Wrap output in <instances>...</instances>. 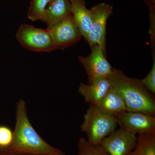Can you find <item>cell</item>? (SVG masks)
<instances>
[{"mask_svg":"<svg viewBox=\"0 0 155 155\" xmlns=\"http://www.w3.org/2000/svg\"><path fill=\"white\" fill-rule=\"evenodd\" d=\"M2 153L37 155H66L64 152L45 141L28 119L26 104L19 100L16 104V123L10 145L0 149Z\"/></svg>","mask_w":155,"mask_h":155,"instance_id":"1","label":"cell"},{"mask_svg":"<svg viewBox=\"0 0 155 155\" xmlns=\"http://www.w3.org/2000/svg\"><path fill=\"white\" fill-rule=\"evenodd\" d=\"M108 79L111 87L119 92L124 99L127 111L155 116L154 97L140 80L128 77L122 71L115 69Z\"/></svg>","mask_w":155,"mask_h":155,"instance_id":"2","label":"cell"},{"mask_svg":"<svg viewBox=\"0 0 155 155\" xmlns=\"http://www.w3.org/2000/svg\"><path fill=\"white\" fill-rule=\"evenodd\" d=\"M118 123L116 117L108 115L96 106L90 105L84 116L81 129L91 144L100 145L105 137L116 130Z\"/></svg>","mask_w":155,"mask_h":155,"instance_id":"3","label":"cell"},{"mask_svg":"<svg viewBox=\"0 0 155 155\" xmlns=\"http://www.w3.org/2000/svg\"><path fill=\"white\" fill-rule=\"evenodd\" d=\"M16 38L25 49L38 52H49L55 50L49 31L27 24L19 26Z\"/></svg>","mask_w":155,"mask_h":155,"instance_id":"4","label":"cell"},{"mask_svg":"<svg viewBox=\"0 0 155 155\" xmlns=\"http://www.w3.org/2000/svg\"><path fill=\"white\" fill-rule=\"evenodd\" d=\"M93 21L86 38L91 48L98 45L106 51V25L113 13V7L104 3H100L91 9Z\"/></svg>","mask_w":155,"mask_h":155,"instance_id":"5","label":"cell"},{"mask_svg":"<svg viewBox=\"0 0 155 155\" xmlns=\"http://www.w3.org/2000/svg\"><path fill=\"white\" fill-rule=\"evenodd\" d=\"M91 48V53L88 56L78 57L88 76V83L98 78L109 77L114 69L106 59L105 52L100 46L95 45Z\"/></svg>","mask_w":155,"mask_h":155,"instance_id":"6","label":"cell"},{"mask_svg":"<svg viewBox=\"0 0 155 155\" xmlns=\"http://www.w3.org/2000/svg\"><path fill=\"white\" fill-rule=\"evenodd\" d=\"M47 28L49 31L56 50L63 49L70 46L81 38L72 14Z\"/></svg>","mask_w":155,"mask_h":155,"instance_id":"7","label":"cell"},{"mask_svg":"<svg viewBox=\"0 0 155 155\" xmlns=\"http://www.w3.org/2000/svg\"><path fill=\"white\" fill-rule=\"evenodd\" d=\"M120 128L136 134H155V117L141 112L126 111L116 117Z\"/></svg>","mask_w":155,"mask_h":155,"instance_id":"8","label":"cell"},{"mask_svg":"<svg viewBox=\"0 0 155 155\" xmlns=\"http://www.w3.org/2000/svg\"><path fill=\"white\" fill-rule=\"evenodd\" d=\"M137 140L136 134L120 128L104 139L100 145L109 155H129L135 148Z\"/></svg>","mask_w":155,"mask_h":155,"instance_id":"9","label":"cell"},{"mask_svg":"<svg viewBox=\"0 0 155 155\" xmlns=\"http://www.w3.org/2000/svg\"><path fill=\"white\" fill-rule=\"evenodd\" d=\"M111 87L108 78H98L91 83H81L78 92L90 105L96 106Z\"/></svg>","mask_w":155,"mask_h":155,"instance_id":"10","label":"cell"},{"mask_svg":"<svg viewBox=\"0 0 155 155\" xmlns=\"http://www.w3.org/2000/svg\"><path fill=\"white\" fill-rule=\"evenodd\" d=\"M71 14L81 36L86 39L93 21L91 10L87 8L84 0H69Z\"/></svg>","mask_w":155,"mask_h":155,"instance_id":"11","label":"cell"},{"mask_svg":"<svg viewBox=\"0 0 155 155\" xmlns=\"http://www.w3.org/2000/svg\"><path fill=\"white\" fill-rule=\"evenodd\" d=\"M71 14L69 0H51L45 10L41 21L49 28Z\"/></svg>","mask_w":155,"mask_h":155,"instance_id":"12","label":"cell"},{"mask_svg":"<svg viewBox=\"0 0 155 155\" xmlns=\"http://www.w3.org/2000/svg\"><path fill=\"white\" fill-rule=\"evenodd\" d=\"M96 106L105 114L115 117L127 111L122 96L111 87L105 96Z\"/></svg>","mask_w":155,"mask_h":155,"instance_id":"13","label":"cell"},{"mask_svg":"<svg viewBox=\"0 0 155 155\" xmlns=\"http://www.w3.org/2000/svg\"><path fill=\"white\" fill-rule=\"evenodd\" d=\"M129 155H155V134H138L136 145Z\"/></svg>","mask_w":155,"mask_h":155,"instance_id":"14","label":"cell"},{"mask_svg":"<svg viewBox=\"0 0 155 155\" xmlns=\"http://www.w3.org/2000/svg\"><path fill=\"white\" fill-rule=\"evenodd\" d=\"M78 155H109L101 145H94L84 137H80L77 143Z\"/></svg>","mask_w":155,"mask_h":155,"instance_id":"15","label":"cell"},{"mask_svg":"<svg viewBox=\"0 0 155 155\" xmlns=\"http://www.w3.org/2000/svg\"><path fill=\"white\" fill-rule=\"evenodd\" d=\"M51 0H31L27 17L32 22L40 20L43 17L45 10Z\"/></svg>","mask_w":155,"mask_h":155,"instance_id":"16","label":"cell"},{"mask_svg":"<svg viewBox=\"0 0 155 155\" xmlns=\"http://www.w3.org/2000/svg\"><path fill=\"white\" fill-rule=\"evenodd\" d=\"M13 131L9 127L0 126V149L9 146L12 141Z\"/></svg>","mask_w":155,"mask_h":155,"instance_id":"17","label":"cell"},{"mask_svg":"<svg viewBox=\"0 0 155 155\" xmlns=\"http://www.w3.org/2000/svg\"><path fill=\"white\" fill-rule=\"evenodd\" d=\"M143 85L146 88L147 90L155 93V60L154 58L152 68L146 77L143 79L140 80Z\"/></svg>","mask_w":155,"mask_h":155,"instance_id":"18","label":"cell"},{"mask_svg":"<svg viewBox=\"0 0 155 155\" xmlns=\"http://www.w3.org/2000/svg\"><path fill=\"white\" fill-rule=\"evenodd\" d=\"M144 1L149 6L150 9H153V8H154L155 0H144Z\"/></svg>","mask_w":155,"mask_h":155,"instance_id":"19","label":"cell"},{"mask_svg":"<svg viewBox=\"0 0 155 155\" xmlns=\"http://www.w3.org/2000/svg\"><path fill=\"white\" fill-rule=\"evenodd\" d=\"M0 155H37L28 154L15 153H2L0 152Z\"/></svg>","mask_w":155,"mask_h":155,"instance_id":"20","label":"cell"}]
</instances>
